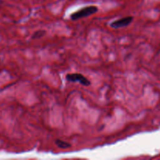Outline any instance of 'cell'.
<instances>
[{"instance_id": "4", "label": "cell", "mask_w": 160, "mask_h": 160, "mask_svg": "<svg viewBox=\"0 0 160 160\" xmlns=\"http://www.w3.org/2000/svg\"><path fill=\"white\" fill-rule=\"evenodd\" d=\"M55 144H56V146L59 148H62V149H67L71 147V144L68 143L67 142H64V141L60 140V139H56L55 141Z\"/></svg>"}, {"instance_id": "2", "label": "cell", "mask_w": 160, "mask_h": 160, "mask_svg": "<svg viewBox=\"0 0 160 160\" xmlns=\"http://www.w3.org/2000/svg\"><path fill=\"white\" fill-rule=\"evenodd\" d=\"M66 79H67V81H70V82L80 83L83 86H89L92 84L91 81L86 77H84L81 73H68V74L66 75Z\"/></svg>"}, {"instance_id": "3", "label": "cell", "mask_w": 160, "mask_h": 160, "mask_svg": "<svg viewBox=\"0 0 160 160\" xmlns=\"http://www.w3.org/2000/svg\"><path fill=\"white\" fill-rule=\"evenodd\" d=\"M134 20V17L131 16H128V17H123V18L119 19V20H114L110 23V26L114 29H119V28H125L131 24Z\"/></svg>"}, {"instance_id": "6", "label": "cell", "mask_w": 160, "mask_h": 160, "mask_svg": "<svg viewBox=\"0 0 160 160\" xmlns=\"http://www.w3.org/2000/svg\"><path fill=\"white\" fill-rule=\"evenodd\" d=\"M0 63H1V61H0Z\"/></svg>"}, {"instance_id": "5", "label": "cell", "mask_w": 160, "mask_h": 160, "mask_svg": "<svg viewBox=\"0 0 160 160\" xmlns=\"http://www.w3.org/2000/svg\"><path fill=\"white\" fill-rule=\"evenodd\" d=\"M46 31H44V30H38V31H35L34 34L31 36V38L34 39V40H36V39H40L41 38L43 37L45 34Z\"/></svg>"}, {"instance_id": "1", "label": "cell", "mask_w": 160, "mask_h": 160, "mask_svg": "<svg viewBox=\"0 0 160 160\" xmlns=\"http://www.w3.org/2000/svg\"><path fill=\"white\" fill-rule=\"evenodd\" d=\"M98 11V8L96 6H88L85 7L81 8L79 10L73 12L70 15V19L72 20H78L80 19L85 18V17H89L91 15L96 13Z\"/></svg>"}]
</instances>
